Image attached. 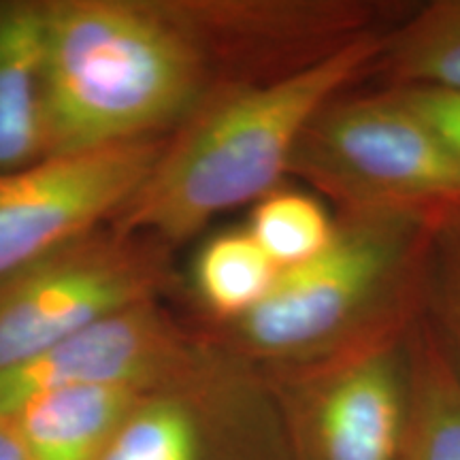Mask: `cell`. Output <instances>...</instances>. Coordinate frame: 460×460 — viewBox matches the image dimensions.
Here are the masks:
<instances>
[{
	"label": "cell",
	"instance_id": "obj_1",
	"mask_svg": "<svg viewBox=\"0 0 460 460\" xmlns=\"http://www.w3.org/2000/svg\"><path fill=\"white\" fill-rule=\"evenodd\" d=\"M384 45L386 34L373 31L307 66L217 92L190 115L113 216L115 233L183 241L222 211L271 194L290 172L305 128L356 79L373 73Z\"/></svg>",
	"mask_w": 460,
	"mask_h": 460
},
{
	"label": "cell",
	"instance_id": "obj_2",
	"mask_svg": "<svg viewBox=\"0 0 460 460\" xmlns=\"http://www.w3.org/2000/svg\"><path fill=\"white\" fill-rule=\"evenodd\" d=\"M447 214L430 207L341 209L322 254L281 271L250 314L211 339L261 369H281L410 329L424 312Z\"/></svg>",
	"mask_w": 460,
	"mask_h": 460
},
{
	"label": "cell",
	"instance_id": "obj_3",
	"mask_svg": "<svg viewBox=\"0 0 460 460\" xmlns=\"http://www.w3.org/2000/svg\"><path fill=\"white\" fill-rule=\"evenodd\" d=\"M211 48L188 9L48 4V158L152 139L205 102Z\"/></svg>",
	"mask_w": 460,
	"mask_h": 460
},
{
	"label": "cell",
	"instance_id": "obj_4",
	"mask_svg": "<svg viewBox=\"0 0 460 460\" xmlns=\"http://www.w3.org/2000/svg\"><path fill=\"white\" fill-rule=\"evenodd\" d=\"M341 209H460V160L393 92L337 96L312 119L292 156Z\"/></svg>",
	"mask_w": 460,
	"mask_h": 460
},
{
	"label": "cell",
	"instance_id": "obj_5",
	"mask_svg": "<svg viewBox=\"0 0 460 460\" xmlns=\"http://www.w3.org/2000/svg\"><path fill=\"white\" fill-rule=\"evenodd\" d=\"M102 460H290L267 373L203 337L147 388Z\"/></svg>",
	"mask_w": 460,
	"mask_h": 460
},
{
	"label": "cell",
	"instance_id": "obj_6",
	"mask_svg": "<svg viewBox=\"0 0 460 460\" xmlns=\"http://www.w3.org/2000/svg\"><path fill=\"white\" fill-rule=\"evenodd\" d=\"M411 326L307 365L262 369L278 401L290 460L401 458Z\"/></svg>",
	"mask_w": 460,
	"mask_h": 460
},
{
	"label": "cell",
	"instance_id": "obj_7",
	"mask_svg": "<svg viewBox=\"0 0 460 460\" xmlns=\"http://www.w3.org/2000/svg\"><path fill=\"white\" fill-rule=\"evenodd\" d=\"M164 275L132 237L90 233L0 281V369L154 301Z\"/></svg>",
	"mask_w": 460,
	"mask_h": 460
},
{
	"label": "cell",
	"instance_id": "obj_8",
	"mask_svg": "<svg viewBox=\"0 0 460 460\" xmlns=\"http://www.w3.org/2000/svg\"><path fill=\"white\" fill-rule=\"evenodd\" d=\"M163 149L141 139L0 172V281L118 214Z\"/></svg>",
	"mask_w": 460,
	"mask_h": 460
},
{
	"label": "cell",
	"instance_id": "obj_9",
	"mask_svg": "<svg viewBox=\"0 0 460 460\" xmlns=\"http://www.w3.org/2000/svg\"><path fill=\"white\" fill-rule=\"evenodd\" d=\"M200 337H190L147 301L0 369V422L28 402L85 384L152 388L180 371Z\"/></svg>",
	"mask_w": 460,
	"mask_h": 460
},
{
	"label": "cell",
	"instance_id": "obj_10",
	"mask_svg": "<svg viewBox=\"0 0 460 460\" xmlns=\"http://www.w3.org/2000/svg\"><path fill=\"white\" fill-rule=\"evenodd\" d=\"M45 34L48 4L0 7V172L48 158Z\"/></svg>",
	"mask_w": 460,
	"mask_h": 460
},
{
	"label": "cell",
	"instance_id": "obj_11",
	"mask_svg": "<svg viewBox=\"0 0 460 460\" xmlns=\"http://www.w3.org/2000/svg\"><path fill=\"white\" fill-rule=\"evenodd\" d=\"M147 388L85 384L39 396L11 418L32 460H102Z\"/></svg>",
	"mask_w": 460,
	"mask_h": 460
},
{
	"label": "cell",
	"instance_id": "obj_12",
	"mask_svg": "<svg viewBox=\"0 0 460 460\" xmlns=\"http://www.w3.org/2000/svg\"><path fill=\"white\" fill-rule=\"evenodd\" d=\"M399 460H460V377L424 314L410 331V410Z\"/></svg>",
	"mask_w": 460,
	"mask_h": 460
},
{
	"label": "cell",
	"instance_id": "obj_13",
	"mask_svg": "<svg viewBox=\"0 0 460 460\" xmlns=\"http://www.w3.org/2000/svg\"><path fill=\"white\" fill-rule=\"evenodd\" d=\"M373 71L390 88L460 90V0H435L386 34Z\"/></svg>",
	"mask_w": 460,
	"mask_h": 460
},
{
	"label": "cell",
	"instance_id": "obj_14",
	"mask_svg": "<svg viewBox=\"0 0 460 460\" xmlns=\"http://www.w3.org/2000/svg\"><path fill=\"white\" fill-rule=\"evenodd\" d=\"M279 267L256 243L247 228L211 237L194 262V286L214 318L233 324L271 292Z\"/></svg>",
	"mask_w": 460,
	"mask_h": 460
},
{
	"label": "cell",
	"instance_id": "obj_15",
	"mask_svg": "<svg viewBox=\"0 0 460 460\" xmlns=\"http://www.w3.org/2000/svg\"><path fill=\"white\" fill-rule=\"evenodd\" d=\"M247 230L279 271H286L326 250L335 234V217L318 199L278 188L258 200Z\"/></svg>",
	"mask_w": 460,
	"mask_h": 460
},
{
	"label": "cell",
	"instance_id": "obj_16",
	"mask_svg": "<svg viewBox=\"0 0 460 460\" xmlns=\"http://www.w3.org/2000/svg\"><path fill=\"white\" fill-rule=\"evenodd\" d=\"M422 314L460 377V209L437 233Z\"/></svg>",
	"mask_w": 460,
	"mask_h": 460
},
{
	"label": "cell",
	"instance_id": "obj_17",
	"mask_svg": "<svg viewBox=\"0 0 460 460\" xmlns=\"http://www.w3.org/2000/svg\"><path fill=\"white\" fill-rule=\"evenodd\" d=\"M460 160V90L388 88Z\"/></svg>",
	"mask_w": 460,
	"mask_h": 460
},
{
	"label": "cell",
	"instance_id": "obj_18",
	"mask_svg": "<svg viewBox=\"0 0 460 460\" xmlns=\"http://www.w3.org/2000/svg\"><path fill=\"white\" fill-rule=\"evenodd\" d=\"M0 460H32L11 420L0 422Z\"/></svg>",
	"mask_w": 460,
	"mask_h": 460
}]
</instances>
